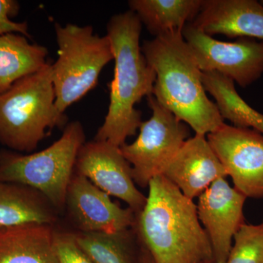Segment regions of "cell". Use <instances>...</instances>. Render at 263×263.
<instances>
[{"instance_id": "9c48e42d", "label": "cell", "mask_w": 263, "mask_h": 263, "mask_svg": "<svg viewBox=\"0 0 263 263\" xmlns=\"http://www.w3.org/2000/svg\"><path fill=\"white\" fill-rule=\"evenodd\" d=\"M207 140L233 180V187L247 198H263L262 133L224 123L208 134Z\"/></svg>"}, {"instance_id": "5bb4252c", "label": "cell", "mask_w": 263, "mask_h": 263, "mask_svg": "<svg viewBox=\"0 0 263 263\" xmlns=\"http://www.w3.org/2000/svg\"><path fill=\"white\" fill-rule=\"evenodd\" d=\"M209 35L263 41V6L255 0H203L191 23Z\"/></svg>"}, {"instance_id": "ffe728a7", "label": "cell", "mask_w": 263, "mask_h": 263, "mask_svg": "<svg viewBox=\"0 0 263 263\" xmlns=\"http://www.w3.org/2000/svg\"><path fill=\"white\" fill-rule=\"evenodd\" d=\"M130 230L116 233H73L76 245L93 263H133Z\"/></svg>"}, {"instance_id": "44dd1931", "label": "cell", "mask_w": 263, "mask_h": 263, "mask_svg": "<svg viewBox=\"0 0 263 263\" xmlns=\"http://www.w3.org/2000/svg\"><path fill=\"white\" fill-rule=\"evenodd\" d=\"M226 263H263V221L240 228Z\"/></svg>"}, {"instance_id": "52a82bcc", "label": "cell", "mask_w": 263, "mask_h": 263, "mask_svg": "<svg viewBox=\"0 0 263 263\" xmlns=\"http://www.w3.org/2000/svg\"><path fill=\"white\" fill-rule=\"evenodd\" d=\"M147 98L152 117L142 122L136 141L120 147L130 164L135 183L142 188L148 187L151 180L163 174L190 136L184 122L162 106L153 95Z\"/></svg>"}, {"instance_id": "5b68a950", "label": "cell", "mask_w": 263, "mask_h": 263, "mask_svg": "<svg viewBox=\"0 0 263 263\" xmlns=\"http://www.w3.org/2000/svg\"><path fill=\"white\" fill-rule=\"evenodd\" d=\"M86 143L79 121L67 124L60 139L30 155L0 152V181L21 183L37 190L56 209L65 206L69 184L81 147Z\"/></svg>"}, {"instance_id": "8fae6325", "label": "cell", "mask_w": 263, "mask_h": 263, "mask_svg": "<svg viewBox=\"0 0 263 263\" xmlns=\"http://www.w3.org/2000/svg\"><path fill=\"white\" fill-rule=\"evenodd\" d=\"M199 220L206 232L215 263H226L233 238L246 224L243 207L247 197L220 178L198 197Z\"/></svg>"}, {"instance_id": "ac0fdd59", "label": "cell", "mask_w": 263, "mask_h": 263, "mask_svg": "<svg viewBox=\"0 0 263 263\" xmlns=\"http://www.w3.org/2000/svg\"><path fill=\"white\" fill-rule=\"evenodd\" d=\"M203 0H131L130 10L156 37L182 32L195 18Z\"/></svg>"}, {"instance_id": "603a6c76", "label": "cell", "mask_w": 263, "mask_h": 263, "mask_svg": "<svg viewBox=\"0 0 263 263\" xmlns=\"http://www.w3.org/2000/svg\"><path fill=\"white\" fill-rule=\"evenodd\" d=\"M20 5L15 0H0V36L8 34H19L30 38L27 22H15L10 18L16 16Z\"/></svg>"}, {"instance_id": "6da1fadb", "label": "cell", "mask_w": 263, "mask_h": 263, "mask_svg": "<svg viewBox=\"0 0 263 263\" xmlns=\"http://www.w3.org/2000/svg\"><path fill=\"white\" fill-rule=\"evenodd\" d=\"M133 227L153 263H215L197 205L163 175L151 180Z\"/></svg>"}, {"instance_id": "e0dca14e", "label": "cell", "mask_w": 263, "mask_h": 263, "mask_svg": "<svg viewBox=\"0 0 263 263\" xmlns=\"http://www.w3.org/2000/svg\"><path fill=\"white\" fill-rule=\"evenodd\" d=\"M28 39L14 33L0 36V95L47 65V48Z\"/></svg>"}, {"instance_id": "277c9868", "label": "cell", "mask_w": 263, "mask_h": 263, "mask_svg": "<svg viewBox=\"0 0 263 263\" xmlns=\"http://www.w3.org/2000/svg\"><path fill=\"white\" fill-rule=\"evenodd\" d=\"M66 122L56 106L51 62L0 95V143L10 149L32 152L48 131Z\"/></svg>"}, {"instance_id": "cb8c5ba5", "label": "cell", "mask_w": 263, "mask_h": 263, "mask_svg": "<svg viewBox=\"0 0 263 263\" xmlns=\"http://www.w3.org/2000/svg\"><path fill=\"white\" fill-rule=\"evenodd\" d=\"M142 252L141 254V259H140V263H153L152 259H151L149 254L142 247Z\"/></svg>"}, {"instance_id": "7a4b0ae2", "label": "cell", "mask_w": 263, "mask_h": 263, "mask_svg": "<svg viewBox=\"0 0 263 263\" xmlns=\"http://www.w3.org/2000/svg\"><path fill=\"white\" fill-rule=\"evenodd\" d=\"M142 25L130 10L113 15L107 25L115 67L113 80L108 85V113L95 141L121 147L127 138L136 134L143 122L136 105L153 94L156 74L140 45Z\"/></svg>"}, {"instance_id": "ba28073f", "label": "cell", "mask_w": 263, "mask_h": 263, "mask_svg": "<svg viewBox=\"0 0 263 263\" xmlns=\"http://www.w3.org/2000/svg\"><path fill=\"white\" fill-rule=\"evenodd\" d=\"M182 35L202 72H218L241 87L250 86L263 74V41L242 37L224 42L190 23Z\"/></svg>"}, {"instance_id": "d4e9b609", "label": "cell", "mask_w": 263, "mask_h": 263, "mask_svg": "<svg viewBox=\"0 0 263 263\" xmlns=\"http://www.w3.org/2000/svg\"><path fill=\"white\" fill-rule=\"evenodd\" d=\"M259 3H260L261 4H262V5L263 6V0H262V1L259 2Z\"/></svg>"}, {"instance_id": "2e32d148", "label": "cell", "mask_w": 263, "mask_h": 263, "mask_svg": "<svg viewBox=\"0 0 263 263\" xmlns=\"http://www.w3.org/2000/svg\"><path fill=\"white\" fill-rule=\"evenodd\" d=\"M53 208L37 190L21 183L0 181V226L28 223L52 226L57 219Z\"/></svg>"}, {"instance_id": "30bf717a", "label": "cell", "mask_w": 263, "mask_h": 263, "mask_svg": "<svg viewBox=\"0 0 263 263\" xmlns=\"http://www.w3.org/2000/svg\"><path fill=\"white\" fill-rule=\"evenodd\" d=\"M75 171L110 196L126 202L136 214L146 205V196L137 188L120 147L95 140L86 142L78 155Z\"/></svg>"}, {"instance_id": "7c38bea8", "label": "cell", "mask_w": 263, "mask_h": 263, "mask_svg": "<svg viewBox=\"0 0 263 263\" xmlns=\"http://www.w3.org/2000/svg\"><path fill=\"white\" fill-rule=\"evenodd\" d=\"M65 206L83 233H116L133 229L136 214L112 201L89 179L74 173L67 190Z\"/></svg>"}, {"instance_id": "d6986e66", "label": "cell", "mask_w": 263, "mask_h": 263, "mask_svg": "<svg viewBox=\"0 0 263 263\" xmlns=\"http://www.w3.org/2000/svg\"><path fill=\"white\" fill-rule=\"evenodd\" d=\"M205 91L210 93L223 119L233 126L252 128L263 135V114L252 108L237 92L235 83L216 72H202Z\"/></svg>"}, {"instance_id": "8992f818", "label": "cell", "mask_w": 263, "mask_h": 263, "mask_svg": "<svg viewBox=\"0 0 263 263\" xmlns=\"http://www.w3.org/2000/svg\"><path fill=\"white\" fill-rule=\"evenodd\" d=\"M54 28L58 57L52 64V80L57 108L65 114L94 89L114 53L108 36L95 34L91 26L56 23Z\"/></svg>"}, {"instance_id": "9a60e30c", "label": "cell", "mask_w": 263, "mask_h": 263, "mask_svg": "<svg viewBox=\"0 0 263 263\" xmlns=\"http://www.w3.org/2000/svg\"><path fill=\"white\" fill-rule=\"evenodd\" d=\"M51 226H0V263H59Z\"/></svg>"}, {"instance_id": "3957f363", "label": "cell", "mask_w": 263, "mask_h": 263, "mask_svg": "<svg viewBox=\"0 0 263 263\" xmlns=\"http://www.w3.org/2000/svg\"><path fill=\"white\" fill-rule=\"evenodd\" d=\"M141 50L156 74L152 95L162 106L193 128L195 134L205 136L224 124L217 105L208 98L202 71L182 32L145 41Z\"/></svg>"}, {"instance_id": "7402d4cb", "label": "cell", "mask_w": 263, "mask_h": 263, "mask_svg": "<svg viewBox=\"0 0 263 263\" xmlns=\"http://www.w3.org/2000/svg\"><path fill=\"white\" fill-rule=\"evenodd\" d=\"M54 240L59 263H93L76 245L73 233L55 232Z\"/></svg>"}, {"instance_id": "4fadbf2b", "label": "cell", "mask_w": 263, "mask_h": 263, "mask_svg": "<svg viewBox=\"0 0 263 263\" xmlns=\"http://www.w3.org/2000/svg\"><path fill=\"white\" fill-rule=\"evenodd\" d=\"M162 175L192 200L228 176L206 137L197 134L184 142Z\"/></svg>"}]
</instances>
